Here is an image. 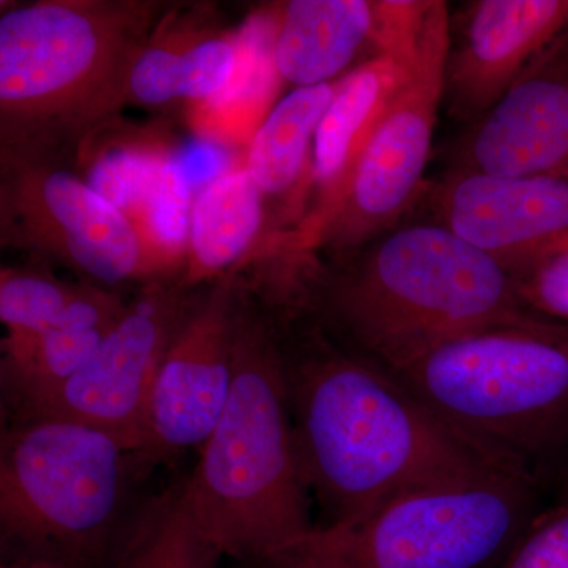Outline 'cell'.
<instances>
[{
	"mask_svg": "<svg viewBox=\"0 0 568 568\" xmlns=\"http://www.w3.org/2000/svg\"><path fill=\"white\" fill-rule=\"evenodd\" d=\"M152 465L106 429L17 418L0 446V532L11 555L106 568L129 519L133 477Z\"/></svg>",
	"mask_w": 568,
	"mask_h": 568,
	"instance_id": "cell-5",
	"label": "cell"
},
{
	"mask_svg": "<svg viewBox=\"0 0 568 568\" xmlns=\"http://www.w3.org/2000/svg\"><path fill=\"white\" fill-rule=\"evenodd\" d=\"M503 568H568V496L523 532Z\"/></svg>",
	"mask_w": 568,
	"mask_h": 568,
	"instance_id": "cell-24",
	"label": "cell"
},
{
	"mask_svg": "<svg viewBox=\"0 0 568 568\" xmlns=\"http://www.w3.org/2000/svg\"><path fill=\"white\" fill-rule=\"evenodd\" d=\"M0 242L108 290L170 278L136 224L61 160L0 153Z\"/></svg>",
	"mask_w": 568,
	"mask_h": 568,
	"instance_id": "cell-8",
	"label": "cell"
},
{
	"mask_svg": "<svg viewBox=\"0 0 568 568\" xmlns=\"http://www.w3.org/2000/svg\"><path fill=\"white\" fill-rule=\"evenodd\" d=\"M517 287L528 308L568 325V250L521 276Z\"/></svg>",
	"mask_w": 568,
	"mask_h": 568,
	"instance_id": "cell-25",
	"label": "cell"
},
{
	"mask_svg": "<svg viewBox=\"0 0 568 568\" xmlns=\"http://www.w3.org/2000/svg\"><path fill=\"white\" fill-rule=\"evenodd\" d=\"M392 373L444 424L514 462L568 410V325L537 317L485 328Z\"/></svg>",
	"mask_w": 568,
	"mask_h": 568,
	"instance_id": "cell-7",
	"label": "cell"
},
{
	"mask_svg": "<svg viewBox=\"0 0 568 568\" xmlns=\"http://www.w3.org/2000/svg\"><path fill=\"white\" fill-rule=\"evenodd\" d=\"M181 28L171 26V10L145 43L129 78V103L149 110L178 106Z\"/></svg>",
	"mask_w": 568,
	"mask_h": 568,
	"instance_id": "cell-23",
	"label": "cell"
},
{
	"mask_svg": "<svg viewBox=\"0 0 568 568\" xmlns=\"http://www.w3.org/2000/svg\"><path fill=\"white\" fill-rule=\"evenodd\" d=\"M529 507L525 476L500 466L313 528L248 568H488L521 538Z\"/></svg>",
	"mask_w": 568,
	"mask_h": 568,
	"instance_id": "cell-6",
	"label": "cell"
},
{
	"mask_svg": "<svg viewBox=\"0 0 568 568\" xmlns=\"http://www.w3.org/2000/svg\"><path fill=\"white\" fill-rule=\"evenodd\" d=\"M410 65L377 55L339 81L315 134L312 186L316 189V205L295 230L302 248L310 252L313 237L342 203L366 145Z\"/></svg>",
	"mask_w": 568,
	"mask_h": 568,
	"instance_id": "cell-16",
	"label": "cell"
},
{
	"mask_svg": "<svg viewBox=\"0 0 568 568\" xmlns=\"http://www.w3.org/2000/svg\"><path fill=\"white\" fill-rule=\"evenodd\" d=\"M443 226L515 280L568 250V178H497L458 170L433 192Z\"/></svg>",
	"mask_w": 568,
	"mask_h": 568,
	"instance_id": "cell-12",
	"label": "cell"
},
{
	"mask_svg": "<svg viewBox=\"0 0 568 568\" xmlns=\"http://www.w3.org/2000/svg\"><path fill=\"white\" fill-rule=\"evenodd\" d=\"M174 156L173 145L159 130L115 118L81 142L74 170L136 224L164 166Z\"/></svg>",
	"mask_w": 568,
	"mask_h": 568,
	"instance_id": "cell-18",
	"label": "cell"
},
{
	"mask_svg": "<svg viewBox=\"0 0 568 568\" xmlns=\"http://www.w3.org/2000/svg\"><path fill=\"white\" fill-rule=\"evenodd\" d=\"M171 7L149 0H39L0 14V153L74 163L119 118L142 48Z\"/></svg>",
	"mask_w": 568,
	"mask_h": 568,
	"instance_id": "cell-2",
	"label": "cell"
},
{
	"mask_svg": "<svg viewBox=\"0 0 568 568\" xmlns=\"http://www.w3.org/2000/svg\"><path fill=\"white\" fill-rule=\"evenodd\" d=\"M448 52L444 97L481 118L568 32V0H480Z\"/></svg>",
	"mask_w": 568,
	"mask_h": 568,
	"instance_id": "cell-14",
	"label": "cell"
},
{
	"mask_svg": "<svg viewBox=\"0 0 568 568\" xmlns=\"http://www.w3.org/2000/svg\"><path fill=\"white\" fill-rule=\"evenodd\" d=\"M462 164L497 178H568V62L558 50L481 115L463 144Z\"/></svg>",
	"mask_w": 568,
	"mask_h": 568,
	"instance_id": "cell-15",
	"label": "cell"
},
{
	"mask_svg": "<svg viewBox=\"0 0 568 568\" xmlns=\"http://www.w3.org/2000/svg\"><path fill=\"white\" fill-rule=\"evenodd\" d=\"M181 278L148 282L92 357L17 418L62 417L106 429L142 452L149 403L164 354L194 301Z\"/></svg>",
	"mask_w": 568,
	"mask_h": 568,
	"instance_id": "cell-10",
	"label": "cell"
},
{
	"mask_svg": "<svg viewBox=\"0 0 568 568\" xmlns=\"http://www.w3.org/2000/svg\"><path fill=\"white\" fill-rule=\"evenodd\" d=\"M77 291L41 264L3 267L0 275V321L7 336L2 347L32 342L58 323Z\"/></svg>",
	"mask_w": 568,
	"mask_h": 568,
	"instance_id": "cell-21",
	"label": "cell"
},
{
	"mask_svg": "<svg viewBox=\"0 0 568 568\" xmlns=\"http://www.w3.org/2000/svg\"><path fill=\"white\" fill-rule=\"evenodd\" d=\"M196 291L164 354L149 403L142 454L152 465L203 446L233 390L241 272Z\"/></svg>",
	"mask_w": 568,
	"mask_h": 568,
	"instance_id": "cell-11",
	"label": "cell"
},
{
	"mask_svg": "<svg viewBox=\"0 0 568 568\" xmlns=\"http://www.w3.org/2000/svg\"><path fill=\"white\" fill-rule=\"evenodd\" d=\"M223 558L197 518L183 477L129 518L106 568H220Z\"/></svg>",
	"mask_w": 568,
	"mask_h": 568,
	"instance_id": "cell-19",
	"label": "cell"
},
{
	"mask_svg": "<svg viewBox=\"0 0 568 568\" xmlns=\"http://www.w3.org/2000/svg\"><path fill=\"white\" fill-rule=\"evenodd\" d=\"M291 413L286 357L241 274L233 390L186 485L213 544L246 566L315 528Z\"/></svg>",
	"mask_w": 568,
	"mask_h": 568,
	"instance_id": "cell-3",
	"label": "cell"
},
{
	"mask_svg": "<svg viewBox=\"0 0 568 568\" xmlns=\"http://www.w3.org/2000/svg\"><path fill=\"white\" fill-rule=\"evenodd\" d=\"M264 194L245 166L205 183L193 197L182 283L194 290L244 267L264 246Z\"/></svg>",
	"mask_w": 568,
	"mask_h": 568,
	"instance_id": "cell-17",
	"label": "cell"
},
{
	"mask_svg": "<svg viewBox=\"0 0 568 568\" xmlns=\"http://www.w3.org/2000/svg\"><path fill=\"white\" fill-rule=\"evenodd\" d=\"M432 0H290L276 18L274 61L297 88L334 82L365 48L413 63Z\"/></svg>",
	"mask_w": 568,
	"mask_h": 568,
	"instance_id": "cell-13",
	"label": "cell"
},
{
	"mask_svg": "<svg viewBox=\"0 0 568 568\" xmlns=\"http://www.w3.org/2000/svg\"><path fill=\"white\" fill-rule=\"evenodd\" d=\"M327 302L392 372L458 336L537 320L517 280L440 223L381 235L331 283Z\"/></svg>",
	"mask_w": 568,
	"mask_h": 568,
	"instance_id": "cell-4",
	"label": "cell"
},
{
	"mask_svg": "<svg viewBox=\"0 0 568 568\" xmlns=\"http://www.w3.org/2000/svg\"><path fill=\"white\" fill-rule=\"evenodd\" d=\"M239 63L241 47L234 36L181 28L179 100L201 103L215 99L233 84Z\"/></svg>",
	"mask_w": 568,
	"mask_h": 568,
	"instance_id": "cell-22",
	"label": "cell"
},
{
	"mask_svg": "<svg viewBox=\"0 0 568 568\" xmlns=\"http://www.w3.org/2000/svg\"><path fill=\"white\" fill-rule=\"evenodd\" d=\"M306 484L328 525L362 517L405 493L514 465L466 439L395 377L332 349L287 366Z\"/></svg>",
	"mask_w": 568,
	"mask_h": 568,
	"instance_id": "cell-1",
	"label": "cell"
},
{
	"mask_svg": "<svg viewBox=\"0 0 568 568\" xmlns=\"http://www.w3.org/2000/svg\"><path fill=\"white\" fill-rule=\"evenodd\" d=\"M342 78L297 88L268 112L248 145L245 168L264 197H284L312 183V138Z\"/></svg>",
	"mask_w": 568,
	"mask_h": 568,
	"instance_id": "cell-20",
	"label": "cell"
},
{
	"mask_svg": "<svg viewBox=\"0 0 568 568\" xmlns=\"http://www.w3.org/2000/svg\"><path fill=\"white\" fill-rule=\"evenodd\" d=\"M2 568H70L55 560L36 558V556L11 555Z\"/></svg>",
	"mask_w": 568,
	"mask_h": 568,
	"instance_id": "cell-26",
	"label": "cell"
},
{
	"mask_svg": "<svg viewBox=\"0 0 568 568\" xmlns=\"http://www.w3.org/2000/svg\"><path fill=\"white\" fill-rule=\"evenodd\" d=\"M447 3L432 0L409 74L392 97L342 203L310 250L349 253L379 239L413 204L432 152L450 52Z\"/></svg>",
	"mask_w": 568,
	"mask_h": 568,
	"instance_id": "cell-9",
	"label": "cell"
}]
</instances>
